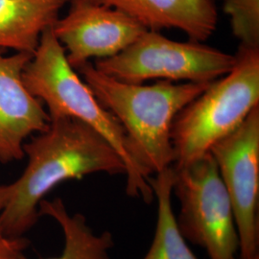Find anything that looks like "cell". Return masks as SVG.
Returning a JSON list of instances; mask_svg holds the SVG:
<instances>
[{"instance_id": "obj_5", "label": "cell", "mask_w": 259, "mask_h": 259, "mask_svg": "<svg viewBox=\"0 0 259 259\" xmlns=\"http://www.w3.org/2000/svg\"><path fill=\"white\" fill-rule=\"evenodd\" d=\"M236 57L200 41H177L146 30L120 53L96 60L95 68L123 83L149 80L211 83L228 74Z\"/></svg>"}, {"instance_id": "obj_4", "label": "cell", "mask_w": 259, "mask_h": 259, "mask_svg": "<svg viewBox=\"0 0 259 259\" xmlns=\"http://www.w3.org/2000/svg\"><path fill=\"white\" fill-rule=\"evenodd\" d=\"M228 74L215 80L177 114L171 130L175 168L209 153L259 106V48L240 46Z\"/></svg>"}, {"instance_id": "obj_15", "label": "cell", "mask_w": 259, "mask_h": 259, "mask_svg": "<svg viewBox=\"0 0 259 259\" xmlns=\"http://www.w3.org/2000/svg\"><path fill=\"white\" fill-rule=\"evenodd\" d=\"M11 195H12L11 184L10 185H0V216H1V213L3 212L4 208L6 207L7 204L9 203ZM4 235H3V232L1 230V225H0V239Z\"/></svg>"}, {"instance_id": "obj_10", "label": "cell", "mask_w": 259, "mask_h": 259, "mask_svg": "<svg viewBox=\"0 0 259 259\" xmlns=\"http://www.w3.org/2000/svg\"><path fill=\"white\" fill-rule=\"evenodd\" d=\"M118 10L143 27L183 31L190 40L203 42L212 36L218 21L216 0H83Z\"/></svg>"}, {"instance_id": "obj_16", "label": "cell", "mask_w": 259, "mask_h": 259, "mask_svg": "<svg viewBox=\"0 0 259 259\" xmlns=\"http://www.w3.org/2000/svg\"><path fill=\"white\" fill-rule=\"evenodd\" d=\"M236 1H240V0H224V3H228V2H236Z\"/></svg>"}, {"instance_id": "obj_11", "label": "cell", "mask_w": 259, "mask_h": 259, "mask_svg": "<svg viewBox=\"0 0 259 259\" xmlns=\"http://www.w3.org/2000/svg\"><path fill=\"white\" fill-rule=\"evenodd\" d=\"M70 0H0V48L33 55Z\"/></svg>"}, {"instance_id": "obj_13", "label": "cell", "mask_w": 259, "mask_h": 259, "mask_svg": "<svg viewBox=\"0 0 259 259\" xmlns=\"http://www.w3.org/2000/svg\"><path fill=\"white\" fill-rule=\"evenodd\" d=\"M174 167L149 178L157 200V224L151 247L142 259H198L179 229L172 205Z\"/></svg>"}, {"instance_id": "obj_3", "label": "cell", "mask_w": 259, "mask_h": 259, "mask_svg": "<svg viewBox=\"0 0 259 259\" xmlns=\"http://www.w3.org/2000/svg\"><path fill=\"white\" fill-rule=\"evenodd\" d=\"M22 79L30 93L47 105L50 120L77 119L102 136L125 165L127 195L146 204L153 202L150 177L133 157L123 127L112 113L103 108L89 85L68 64L65 49L54 36L52 26L42 33Z\"/></svg>"}, {"instance_id": "obj_8", "label": "cell", "mask_w": 259, "mask_h": 259, "mask_svg": "<svg viewBox=\"0 0 259 259\" xmlns=\"http://www.w3.org/2000/svg\"><path fill=\"white\" fill-rule=\"evenodd\" d=\"M70 9L52 31L75 70L91 62L116 55L147 29L118 10L83 0H70Z\"/></svg>"}, {"instance_id": "obj_9", "label": "cell", "mask_w": 259, "mask_h": 259, "mask_svg": "<svg viewBox=\"0 0 259 259\" xmlns=\"http://www.w3.org/2000/svg\"><path fill=\"white\" fill-rule=\"evenodd\" d=\"M31 54L0 52V161L8 163L24 156L25 140L47 129L50 118L42 103L28 91L22 74Z\"/></svg>"}, {"instance_id": "obj_6", "label": "cell", "mask_w": 259, "mask_h": 259, "mask_svg": "<svg viewBox=\"0 0 259 259\" xmlns=\"http://www.w3.org/2000/svg\"><path fill=\"white\" fill-rule=\"evenodd\" d=\"M174 169L173 193L181 207L177 223L185 240L203 248L209 259H238L233 206L211 154Z\"/></svg>"}, {"instance_id": "obj_14", "label": "cell", "mask_w": 259, "mask_h": 259, "mask_svg": "<svg viewBox=\"0 0 259 259\" xmlns=\"http://www.w3.org/2000/svg\"><path fill=\"white\" fill-rule=\"evenodd\" d=\"M29 242L22 237L3 236L0 239V259H29L24 250Z\"/></svg>"}, {"instance_id": "obj_12", "label": "cell", "mask_w": 259, "mask_h": 259, "mask_svg": "<svg viewBox=\"0 0 259 259\" xmlns=\"http://www.w3.org/2000/svg\"><path fill=\"white\" fill-rule=\"evenodd\" d=\"M39 216H48L59 224L65 239L61 255L45 259H111L114 239L111 232L95 233L81 213L70 214L62 199H44Z\"/></svg>"}, {"instance_id": "obj_2", "label": "cell", "mask_w": 259, "mask_h": 259, "mask_svg": "<svg viewBox=\"0 0 259 259\" xmlns=\"http://www.w3.org/2000/svg\"><path fill=\"white\" fill-rule=\"evenodd\" d=\"M76 71L103 108L120 123L133 157L149 177L173 166L175 155L171 130L174 119L212 83H178L164 80L149 85L123 83L97 70L92 62Z\"/></svg>"}, {"instance_id": "obj_17", "label": "cell", "mask_w": 259, "mask_h": 259, "mask_svg": "<svg viewBox=\"0 0 259 259\" xmlns=\"http://www.w3.org/2000/svg\"><path fill=\"white\" fill-rule=\"evenodd\" d=\"M249 259H259V253L258 254H256V255H254V256H252V257H250Z\"/></svg>"}, {"instance_id": "obj_7", "label": "cell", "mask_w": 259, "mask_h": 259, "mask_svg": "<svg viewBox=\"0 0 259 259\" xmlns=\"http://www.w3.org/2000/svg\"><path fill=\"white\" fill-rule=\"evenodd\" d=\"M209 153L232 201L240 259L250 258L259 253V106Z\"/></svg>"}, {"instance_id": "obj_1", "label": "cell", "mask_w": 259, "mask_h": 259, "mask_svg": "<svg viewBox=\"0 0 259 259\" xmlns=\"http://www.w3.org/2000/svg\"><path fill=\"white\" fill-rule=\"evenodd\" d=\"M23 151L27 165L11 184L9 203L0 216L1 230L7 237H22L37 224L38 204L57 185L96 173H126L109 142L73 118L50 120L47 130L24 143Z\"/></svg>"}]
</instances>
